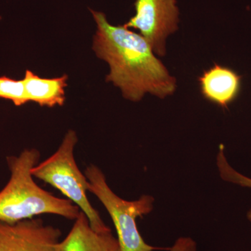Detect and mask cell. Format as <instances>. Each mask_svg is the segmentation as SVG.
Returning <instances> with one entry per match:
<instances>
[{
  "instance_id": "1",
  "label": "cell",
  "mask_w": 251,
  "mask_h": 251,
  "mask_svg": "<svg viewBox=\"0 0 251 251\" xmlns=\"http://www.w3.org/2000/svg\"><path fill=\"white\" fill-rule=\"evenodd\" d=\"M90 12L97 24L92 49L110 67L107 82L133 102L140 101L148 93L160 99L174 94L176 80L141 34L110 24L103 12L93 9Z\"/></svg>"
},
{
  "instance_id": "5",
  "label": "cell",
  "mask_w": 251,
  "mask_h": 251,
  "mask_svg": "<svg viewBox=\"0 0 251 251\" xmlns=\"http://www.w3.org/2000/svg\"><path fill=\"white\" fill-rule=\"evenodd\" d=\"M135 15L124 25L138 29L148 41L153 52L166 54V40L178 29L179 9L176 0H136Z\"/></svg>"
},
{
  "instance_id": "12",
  "label": "cell",
  "mask_w": 251,
  "mask_h": 251,
  "mask_svg": "<svg viewBox=\"0 0 251 251\" xmlns=\"http://www.w3.org/2000/svg\"><path fill=\"white\" fill-rule=\"evenodd\" d=\"M170 251H197V244L192 238L181 237L176 239Z\"/></svg>"
},
{
  "instance_id": "8",
  "label": "cell",
  "mask_w": 251,
  "mask_h": 251,
  "mask_svg": "<svg viewBox=\"0 0 251 251\" xmlns=\"http://www.w3.org/2000/svg\"><path fill=\"white\" fill-rule=\"evenodd\" d=\"M55 251H121V249L118 239L111 231L94 230L85 213L80 211L69 233L56 246Z\"/></svg>"
},
{
  "instance_id": "9",
  "label": "cell",
  "mask_w": 251,
  "mask_h": 251,
  "mask_svg": "<svg viewBox=\"0 0 251 251\" xmlns=\"http://www.w3.org/2000/svg\"><path fill=\"white\" fill-rule=\"evenodd\" d=\"M23 81L28 102H34L40 106L49 108L64 105L67 75L43 78L31 71L27 70Z\"/></svg>"
},
{
  "instance_id": "10",
  "label": "cell",
  "mask_w": 251,
  "mask_h": 251,
  "mask_svg": "<svg viewBox=\"0 0 251 251\" xmlns=\"http://www.w3.org/2000/svg\"><path fill=\"white\" fill-rule=\"evenodd\" d=\"M216 166L219 171L220 177L226 182L231 183L242 187L251 188V178L239 173L229 164L225 153V146H219V152L216 156ZM247 219L251 224V209L247 214Z\"/></svg>"
},
{
  "instance_id": "11",
  "label": "cell",
  "mask_w": 251,
  "mask_h": 251,
  "mask_svg": "<svg viewBox=\"0 0 251 251\" xmlns=\"http://www.w3.org/2000/svg\"><path fill=\"white\" fill-rule=\"evenodd\" d=\"M0 98L11 100L16 106L28 103L23 80L0 76Z\"/></svg>"
},
{
  "instance_id": "6",
  "label": "cell",
  "mask_w": 251,
  "mask_h": 251,
  "mask_svg": "<svg viewBox=\"0 0 251 251\" xmlns=\"http://www.w3.org/2000/svg\"><path fill=\"white\" fill-rule=\"evenodd\" d=\"M62 232L31 219L14 224L0 221V251H55Z\"/></svg>"
},
{
  "instance_id": "3",
  "label": "cell",
  "mask_w": 251,
  "mask_h": 251,
  "mask_svg": "<svg viewBox=\"0 0 251 251\" xmlns=\"http://www.w3.org/2000/svg\"><path fill=\"white\" fill-rule=\"evenodd\" d=\"M74 130L66 133L58 150L42 163L31 169L34 177L42 180L57 188L85 213L91 227L99 232L111 231L90 204L87 197L88 181L81 173L74 158V148L77 143Z\"/></svg>"
},
{
  "instance_id": "4",
  "label": "cell",
  "mask_w": 251,
  "mask_h": 251,
  "mask_svg": "<svg viewBox=\"0 0 251 251\" xmlns=\"http://www.w3.org/2000/svg\"><path fill=\"white\" fill-rule=\"evenodd\" d=\"M85 175L88 181V191L98 198L113 221L121 251H153L161 249L147 244L136 224L138 217L148 215L153 211L155 201L153 196L143 195L137 201H125L109 187L103 172L97 166L87 167Z\"/></svg>"
},
{
  "instance_id": "7",
  "label": "cell",
  "mask_w": 251,
  "mask_h": 251,
  "mask_svg": "<svg viewBox=\"0 0 251 251\" xmlns=\"http://www.w3.org/2000/svg\"><path fill=\"white\" fill-rule=\"evenodd\" d=\"M201 94L206 100L223 108L237 98L242 77L230 68L215 64L198 77Z\"/></svg>"
},
{
  "instance_id": "2",
  "label": "cell",
  "mask_w": 251,
  "mask_h": 251,
  "mask_svg": "<svg viewBox=\"0 0 251 251\" xmlns=\"http://www.w3.org/2000/svg\"><path fill=\"white\" fill-rule=\"evenodd\" d=\"M40 153L25 150L18 156L6 157L11 176L0 191V221L14 224L34 216L50 214L75 220L80 209L72 201L55 197L39 187L31 175Z\"/></svg>"
}]
</instances>
